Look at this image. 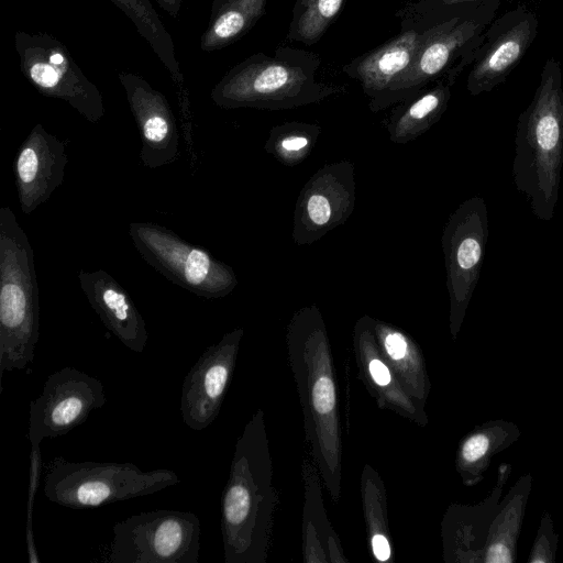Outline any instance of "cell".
<instances>
[{"instance_id": "1", "label": "cell", "mask_w": 563, "mask_h": 563, "mask_svg": "<svg viewBox=\"0 0 563 563\" xmlns=\"http://www.w3.org/2000/svg\"><path fill=\"white\" fill-rule=\"evenodd\" d=\"M512 178L527 197L533 214L553 218L563 168V76L549 57L529 106L520 113L515 137Z\"/></svg>"}, {"instance_id": "12", "label": "cell", "mask_w": 563, "mask_h": 563, "mask_svg": "<svg viewBox=\"0 0 563 563\" xmlns=\"http://www.w3.org/2000/svg\"><path fill=\"white\" fill-rule=\"evenodd\" d=\"M241 330L209 346L185 376L180 411L184 423L201 431L218 417L238 354Z\"/></svg>"}, {"instance_id": "19", "label": "cell", "mask_w": 563, "mask_h": 563, "mask_svg": "<svg viewBox=\"0 0 563 563\" xmlns=\"http://www.w3.org/2000/svg\"><path fill=\"white\" fill-rule=\"evenodd\" d=\"M519 427L504 419L488 420L477 426L461 442L456 467L466 486L483 481L493 457L519 440Z\"/></svg>"}, {"instance_id": "9", "label": "cell", "mask_w": 563, "mask_h": 563, "mask_svg": "<svg viewBox=\"0 0 563 563\" xmlns=\"http://www.w3.org/2000/svg\"><path fill=\"white\" fill-rule=\"evenodd\" d=\"M258 423L254 418L239 439L221 500V532L227 563L257 559L261 521Z\"/></svg>"}, {"instance_id": "8", "label": "cell", "mask_w": 563, "mask_h": 563, "mask_svg": "<svg viewBox=\"0 0 563 563\" xmlns=\"http://www.w3.org/2000/svg\"><path fill=\"white\" fill-rule=\"evenodd\" d=\"M20 68L43 96L67 102L91 123L106 114L99 88L82 73L68 48L48 33L16 31Z\"/></svg>"}, {"instance_id": "26", "label": "cell", "mask_w": 563, "mask_h": 563, "mask_svg": "<svg viewBox=\"0 0 563 563\" xmlns=\"http://www.w3.org/2000/svg\"><path fill=\"white\" fill-rule=\"evenodd\" d=\"M312 406L320 415H330L335 407V388L331 377L320 376L312 387Z\"/></svg>"}, {"instance_id": "14", "label": "cell", "mask_w": 563, "mask_h": 563, "mask_svg": "<svg viewBox=\"0 0 563 563\" xmlns=\"http://www.w3.org/2000/svg\"><path fill=\"white\" fill-rule=\"evenodd\" d=\"M66 164L64 142L41 123L35 124L13 162L18 199L24 214L46 202L63 184Z\"/></svg>"}, {"instance_id": "18", "label": "cell", "mask_w": 563, "mask_h": 563, "mask_svg": "<svg viewBox=\"0 0 563 563\" xmlns=\"http://www.w3.org/2000/svg\"><path fill=\"white\" fill-rule=\"evenodd\" d=\"M532 488V475H521L500 499L490 523L483 553L485 563H514L528 499Z\"/></svg>"}, {"instance_id": "13", "label": "cell", "mask_w": 563, "mask_h": 563, "mask_svg": "<svg viewBox=\"0 0 563 563\" xmlns=\"http://www.w3.org/2000/svg\"><path fill=\"white\" fill-rule=\"evenodd\" d=\"M141 135L140 162L148 168L174 163L179 155V133L167 98L142 76L118 74Z\"/></svg>"}, {"instance_id": "17", "label": "cell", "mask_w": 563, "mask_h": 563, "mask_svg": "<svg viewBox=\"0 0 563 563\" xmlns=\"http://www.w3.org/2000/svg\"><path fill=\"white\" fill-rule=\"evenodd\" d=\"M457 239L452 246V265L456 272L453 279L456 296L455 321L452 331L455 334L463 320L483 265L485 245L488 236V217L484 200L471 199L464 207L456 231Z\"/></svg>"}, {"instance_id": "25", "label": "cell", "mask_w": 563, "mask_h": 563, "mask_svg": "<svg viewBox=\"0 0 563 563\" xmlns=\"http://www.w3.org/2000/svg\"><path fill=\"white\" fill-rule=\"evenodd\" d=\"M558 543L559 534L555 531L552 516L550 515V512L543 511L527 562H555Z\"/></svg>"}, {"instance_id": "27", "label": "cell", "mask_w": 563, "mask_h": 563, "mask_svg": "<svg viewBox=\"0 0 563 563\" xmlns=\"http://www.w3.org/2000/svg\"><path fill=\"white\" fill-rule=\"evenodd\" d=\"M307 209L309 217L317 224L327 223L331 214L328 200L318 195H314L309 199Z\"/></svg>"}, {"instance_id": "3", "label": "cell", "mask_w": 563, "mask_h": 563, "mask_svg": "<svg viewBox=\"0 0 563 563\" xmlns=\"http://www.w3.org/2000/svg\"><path fill=\"white\" fill-rule=\"evenodd\" d=\"M34 251L9 207L0 208V371L24 369L38 341Z\"/></svg>"}, {"instance_id": "4", "label": "cell", "mask_w": 563, "mask_h": 563, "mask_svg": "<svg viewBox=\"0 0 563 563\" xmlns=\"http://www.w3.org/2000/svg\"><path fill=\"white\" fill-rule=\"evenodd\" d=\"M179 482L178 474L167 468L144 472L132 463L70 462L56 456L44 475V495L59 506L86 509L151 495Z\"/></svg>"}, {"instance_id": "6", "label": "cell", "mask_w": 563, "mask_h": 563, "mask_svg": "<svg viewBox=\"0 0 563 563\" xmlns=\"http://www.w3.org/2000/svg\"><path fill=\"white\" fill-rule=\"evenodd\" d=\"M107 562L198 563L201 525L191 511L155 509L117 522Z\"/></svg>"}, {"instance_id": "16", "label": "cell", "mask_w": 563, "mask_h": 563, "mask_svg": "<svg viewBox=\"0 0 563 563\" xmlns=\"http://www.w3.org/2000/svg\"><path fill=\"white\" fill-rule=\"evenodd\" d=\"M424 36V30H400L379 46L353 58L342 73L358 81L366 95L378 102L409 68Z\"/></svg>"}, {"instance_id": "11", "label": "cell", "mask_w": 563, "mask_h": 563, "mask_svg": "<svg viewBox=\"0 0 563 563\" xmlns=\"http://www.w3.org/2000/svg\"><path fill=\"white\" fill-rule=\"evenodd\" d=\"M538 29V16L522 4L494 19L475 51L466 78L467 91L478 96L503 84L532 45Z\"/></svg>"}, {"instance_id": "10", "label": "cell", "mask_w": 563, "mask_h": 563, "mask_svg": "<svg viewBox=\"0 0 563 563\" xmlns=\"http://www.w3.org/2000/svg\"><path fill=\"white\" fill-rule=\"evenodd\" d=\"M106 402L103 385L98 378L71 366L52 373L42 394L30 404L31 445L70 432Z\"/></svg>"}, {"instance_id": "5", "label": "cell", "mask_w": 563, "mask_h": 563, "mask_svg": "<svg viewBox=\"0 0 563 563\" xmlns=\"http://www.w3.org/2000/svg\"><path fill=\"white\" fill-rule=\"evenodd\" d=\"M497 10H481L424 29L422 43L409 68L390 86L380 102L417 95L427 85L446 78L453 85L470 66Z\"/></svg>"}, {"instance_id": "30", "label": "cell", "mask_w": 563, "mask_h": 563, "mask_svg": "<svg viewBox=\"0 0 563 563\" xmlns=\"http://www.w3.org/2000/svg\"><path fill=\"white\" fill-rule=\"evenodd\" d=\"M372 548L375 558L385 562L390 556V547L387 539L382 534H375L372 539Z\"/></svg>"}, {"instance_id": "24", "label": "cell", "mask_w": 563, "mask_h": 563, "mask_svg": "<svg viewBox=\"0 0 563 563\" xmlns=\"http://www.w3.org/2000/svg\"><path fill=\"white\" fill-rule=\"evenodd\" d=\"M345 0H295L287 41L317 44L336 20Z\"/></svg>"}, {"instance_id": "32", "label": "cell", "mask_w": 563, "mask_h": 563, "mask_svg": "<svg viewBox=\"0 0 563 563\" xmlns=\"http://www.w3.org/2000/svg\"><path fill=\"white\" fill-rule=\"evenodd\" d=\"M307 145V139L302 136H292L283 141V147L288 151H298Z\"/></svg>"}, {"instance_id": "20", "label": "cell", "mask_w": 563, "mask_h": 563, "mask_svg": "<svg viewBox=\"0 0 563 563\" xmlns=\"http://www.w3.org/2000/svg\"><path fill=\"white\" fill-rule=\"evenodd\" d=\"M511 472V464H499L496 483L484 500L473 506L455 507L459 514L455 531V542L457 544L456 560L483 562L488 530Z\"/></svg>"}, {"instance_id": "31", "label": "cell", "mask_w": 563, "mask_h": 563, "mask_svg": "<svg viewBox=\"0 0 563 563\" xmlns=\"http://www.w3.org/2000/svg\"><path fill=\"white\" fill-rule=\"evenodd\" d=\"M158 5L172 18L176 19L180 11L184 0H155Z\"/></svg>"}, {"instance_id": "23", "label": "cell", "mask_w": 563, "mask_h": 563, "mask_svg": "<svg viewBox=\"0 0 563 563\" xmlns=\"http://www.w3.org/2000/svg\"><path fill=\"white\" fill-rule=\"evenodd\" d=\"M503 0H415L398 9L400 30H424L467 13L495 9Z\"/></svg>"}, {"instance_id": "29", "label": "cell", "mask_w": 563, "mask_h": 563, "mask_svg": "<svg viewBox=\"0 0 563 563\" xmlns=\"http://www.w3.org/2000/svg\"><path fill=\"white\" fill-rule=\"evenodd\" d=\"M369 373L374 382L379 386H386L390 383V373L386 365L379 360L371 361Z\"/></svg>"}, {"instance_id": "28", "label": "cell", "mask_w": 563, "mask_h": 563, "mask_svg": "<svg viewBox=\"0 0 563 563\" xmlns=\"http://www.w3.org/2000/svg\"><path fill=\"white\" fill-rule=\"evenodd\" d=\"M385 347L390 357L401 360L407 352V342L399 333H390L385 339Z\"/></svg>"}, {"instance_id": "2", "label": "cell", "mask_w": 563, "mask_h": 563, "mask_svg": "<svg viewBox=\"0 0 563 563\" xmlns=\"http://www.w3.org/2000/svg\"><path fill=\"white\" fill-rule=\"evenodd\" d=\"M318 54L278 46L273 55L255 53L232 67L212 88L211 100L221 108H277L322 99L340 87L317 81Z\"/></svg>"}, {"instance_id": "21", "label": "cell", "mask_w": 563, "mask_h": 563, "mask_svg": "<svg viewBox=\"0 0 563 563\" xmlns=\"http://www.w3.org/2000/svg\"><path fill=\"white\" fill-rule=\"evenodd\" d=\"M268 0H213L200 38L203 52L222 49L244 36L264 15Z\"/></svg>"}, {"instance_id": "7", "label": "cell", "mask_w": 563, "mask_h": 563, "mask_svg": "<svg viewBox=\"0 0 563 563\" xmlns=\"http://www.w3.org/2000/svg\"><path fill=\"white\" fill-rule=\"evenodd\" d=\"M129 234L146 263L194 295L219 298L228 295L235 285L230 267L170 229L154 222H132Z\"/></svg>"}, {"instance_id": "22", "label": "cell", "mask_w": 563, "mask_h": 563, "mask_svg": "<svg viewBox=\"0 0 563 563\" xmlns=\"http://www.w3.org/2000/svg\"><path fill=\"white\" fill-rule=\"evenodd\" d=\"M134 24L139 34L145 38L155 55L167 69L172 80L178 87V93L186 91L185 77L176 56L174 41L150 0H110Z\"/></svg>"}, {"instance_id": "15", "label": "cell", "mask_w": 563, "mask_h": 563, "mask_svg": "<svg viewBox=\"0 0 563 563\" xmlns=\"http://www.w3.org/2000/svg\"><path fill=\"white\" fill-rule=\"evenodd\" d=\"M79 285L90 306L123 345L142 353L147 344L145 321L128 290L108 272L80 271Z\"/></svg>"}]
</instances>
